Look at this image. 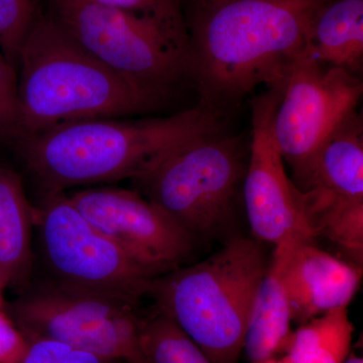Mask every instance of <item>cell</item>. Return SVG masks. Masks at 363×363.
Returning a JSON list of instances; mask_svg holds the SVG:
<instances>
[{"label": "cell", "mask_w": 363, "mask_h": 363, "mask_svg": "<svg viewBox=\"0 0 363 363\" xmlns=\"http://www.w3.org/2000/svg\"><path fill=\"white\" fill-rule=\"evenodd\" d=\"M329 0H229L191 11L188 76L217 116L259 86L284 87Z\"/></svg>", "instance_id": "cell-1"}, {"label": "cell", "mask_w": 363, "mask_h": 363, "mask_svg": "<svg viewBox=\"0 0 363 363\" xmlns=\"http://www.w3.org/2000/svg\"><path fill=\"white\" fill-rule=\"evenodd\" d=\"M220 117L201 106L157 118H93L25 138L18 150L48 191L140 178L182 145L221 130Z\"/></svg>", "instance_id": "cell-2"}, {"label": "cell", "mask_w": 363, "mask_h": 363, "mask_svg": "<svg viewBox=\"0 0 363 363\" xmlns=\"http://www.w3.org/2000/svg\"><path fill=\"white\" fill-rule=\"evenodd\" d=\"M18 72L23 140L71 121L145 113L164 99L100 63L49 14L30 30Z\"/></svg>", "instance_id": "cell-3"}, {"label": "cell", "mask_w": 363, "mask_h": 363, "mask_svg": "<svg viewBox=\"0 0 363 363\" xmlns=\"http://www.w3.org/2000/svg\"><path fill=\"white\" fill-rule=\"evenodd\" d=\"M267 259L260 242L235 238L208 259L157 277L150 294L214 363H238Z\"/></svg>", "instance_id": "cell-4"}, {"label": "cell", "mask_w": 363, "mask_h": 363, "mask_svg": "<svg viewBox=\"0 0 363 363\" xmlns=\"http://www.w3.org/2000/svg\"><path fill=\"white\" fill-rule=\"evenodd\" d=\"M247 145L242 135L208 133L177 147L133 181L143 197L194 238L213 235L242 194Z\"/></svg>", "instance_id": "cell-5"}, {"label": "cell", "mask_w": 363, "mask_h": 363, "mask_svg": "<svg viewBox=\"0 0 363 363\" xmlns=\"http://www.w3.org/2000/svg\"><path fill=\"white\" fill-rule=\"evenodd\" d=\"M49 16L100 63L157 96L188 76V35L155 18L86 0H50Z\"/></svg>", "instance_id": "cell-6"}, {"label": "cell", "mask_w": 363, "mask_h": 363, "mask_svg": "<svg viewBox=\"0 0 363 363\" xmlns=\"http://www.w3.org/2000/svg\"><path fill=\"white\" fill-rule=\"evenodd\" d=\"M35 226L51 281L138 307L157 277L102 233L63 193L35 208Z\"/></svg>", "instance_id": "cell-7"}, {"label": "cell", "mask_w": 363, "mask_h": 363, "mask_svg": "<svg viewBox=\"0 0 363 363\" xmlns=\"http://www.w3.org/2000/svg\"><path fill=\"white\" fill-rule=\"evenodd\" d=\"M136 308L49 281L28 286L11 309L26 338L55 339L114 362L150 363L140 345Z\"/></svg>", "instance_id": "cell-8"}, {"label": "cell", "mask_w": 363, "mask_h": 363, "mask_svg": "<svg viewBox=\"0 0 363 363\" xmlns=\"http://www.w3.org/2000/svg\"><path fill=\"white\" fill-rule=\"evenodd\" d=\"M359 76L315 61L304 52L289 71L274 118V140L297 180L339 126L357 113Z\"/></svg>", "instance_id": "cell-9"}, {"label": "cell", "mask_w": 363, "mask_h": 363, "mask_svg": "<svg viewBox=\"0 0 363 363\" xmlns=\"http://www.w3.org/2000/svg\"><path fill=\"white\" fill-rule=\"evenodd\" d=\"M283 87L267 88L253 98L252 131L243 201L253 236L274 245L286 240L313 241L304 193L285 169L274 133V118Z\"/></svg>", "instance_id": "cell-10"}, {"label": "cell", "mask_w": 363, "mask_h": 363, "mask_svg": "<svg viewBox=\"0 0 363 363\" xmlns=\"http://www.w3.org/2000/svg\"><path fill=\"white\" fill-rule=\"evenodd\" d=\"M68 198L91 224L157 277L180 267L193 252L194 236L140 192L87 188Z\"/></svg>", "instance_id": "cell-11"}, {"label": "cell", "mask_w": 363, "mask_h": 363, "mask_svg": "<svg viewBox=\"0 0 363 363\" xmlns=\"http://www.w3.org/2000/svg\"><path fill=\"white\" fill-rule=\"evenodd\" d=\"M362 267L344 262L302 241L294 248L285 281L293 321L301 325L339 308H347L360 286Z\"/></svg>", "instance_id": "cell-12"}, {"label": "cell", "mask_w": 363, "mask_h": 363, "mask_svg": "<svg viewBox=\"0 0 363 363\" xmlns=\"http://www.w3.org/2000/svg\"><path fill=\"white\" fill-rule=\"evenodd\" d=\"M302 241L305 240H286L274 245L255 294L245 331L243 351L250 363L278 357L288 350L293 320L285 274L294 248Z\"/></svg>", "instance_id": "cell-13"}, {"label": "cell", "mask_w": 363, "mask_h": 363, "mask_svg": "<svg viewBox=\"0 0 363 363\" xmlns=\"http://www.w3.org/2000/svg\"><path fill=\"white\" fill-rule=\"evenodd\" d=\"M35 215L20 174L0 164V278L6 288L30 286Z\"/></svg>", "instance_id": "cell-14"}, {"label": "cell", "mask_w": 363, "mask_h": 363, "mask_svg": "<svg viewBox=\"0 0 363 363\" xmlns=\"http://www.w3.org/2000/svg\"><path fill=\"white\" fill-rule=\"evenodd\" d=\"M293 182L302 192L320 190L363 198V123L358 111L327 138Z\"/></svg>", "instance_id": "cell-15"}, {"label": "cell", "mask_w": 363, "mask_h": 363, "mask_svg": "<svg viewBox=\"0 0 363 363\" xmlns=\"http://www.w3.org/2000/svg\"><path fill=\"white\" fill-rule=\"evenodd\" d=\"M306 54L359 76L363 66V0H329L318 13Z\"/></svg>", "instance_id": "cell-16"}, {"label": "cell", "mask_w": 363, "mask_h": 363, "mask_svg": "<svg viewBox=\"0 0 363 363\" xmlns=\"http://www.w3.org/2000/svg\"><path fill=\"white\" fill-rule=\"evenodd\" d=\"M304 193L308 219L315 236L322 234L362 267L363 198L312 190Z\"/></svg>", "instance_id": "cell-17"}, {"label": "cell", "mask_w": 363, "mask_h": 363, "mask_svg": "<svg viewBox=\"0 0 363 363\" xmlns=\"http://www.w3.org/2000/svg\"><path fill=\"white\" fill-rule=\"evenodd\" d=\"M353 331L347 308L332 310L293 332L286 357L291 363H343L351 352Z\"/></svg>", "instance_id": "cell-18"}, {"label": "cell", "mask_w": 363, "mask_h": 363, "mask_svg": "<svg viewBox=\"0 0 363 363\" xmlns=\"http://www.w3.org/2000/svg\"><path fill=\"white\" fill-rule=\"evenodd\" d=\"M140 345L150 363H214L160 310L142 318Z\"/></svg>", "instance_id": "cell-19"}, {"label": "cell", "mask_w": 363, "mask_h": 363, "mask_svg": "<svg viewBox=\"0 0 363 363\" xmlns=\"http://www.w3.org/2000/svg\"><path fill=\"white\" fill-rule=\"evenodd\" d=\"M40 14V0H0V49L16 70L23 45Z\"/></svg>", "instance_id": "cell-20"}, {"label": "cell", "mask_w": 363, "mask_h": 363, "mask_svg": "<svg viewBox=\"0 0 363 363\" xmlns=\"http://www.w3.org/2000/svg\"><path fill=\"white\" fill-rule=\"evenodd\" d=\"M23 136L18 72L0 52V140L18 145Z\"/></svg>", "instance_id": "cell-21"}, {"label": "cell", "mask_w": 363, "mask_h": 363, "mask_svg": "<svg viewBox=\"0 0 363 363\" xmlns=\"http://www.w3.org/2000/svg\"><path fill=\"white\" fill-rule=\"evenodd\" d=\"M86 1L140 14V16H149L177 33L188 35L187 21L185 20L182 11L181 0H86Z\"/></svg>", "instance_id": "cell-22"}, {"label": "cell", "mask_w": 363, "mask_h": 363, "mask_svg": "<svg viewBox=\"0 0 363 363\" xmlns=\"http://www.w3.org/2000/svg\"><path fill=\"white\" fill-rule=\"evenodd\" d=\"M20 363H116L51 338L30 337Z\"/></svg>", "instance_id": "cell-23"}, {"label": "cell", "mask_w": 363, "mask_h": 363, "mask_svg": "<svg viewBox=\"0 0 363 363\" xmlns=\"http://www.w3.org/2000/svg\"><path fill=\"white\" fill-rule=\"evenodd\" d=\"M26 346L28 339L13 318L0 310V363H20Z\"/></svg>", "instance_id": "cell-24"}, {"label": "cell", "mask_w": 363, "mask_h": 363, "mask_svg": "<svg viewBox=\"0 0 363 363\" xmlns=\"http://www.w3.org/2000/svg\"><path fill=\"white\" fill-rule=\"evenodd\" d=\"M187 2L191 11H199V9H208L218 6L223 2L229 1V0H181V2Z\"/></svg>", "instance_id": "cell-25"}, {"label": "cell", "mask_w": 363, "mask_h": 363, "mask_svg": "<svg viewBox=\"0 0 363 363\" xmlns=\"http://www.w3.org/2000/svg\"><path fill=\"white\" fill-rule=\"evenodd\" d=\"M343 363H363V359L362 357H358L355 353L350 352V354L348 355Z\"/></svg>", "instance_id": "cell-26"}, {"label": "cell", "mask_w": 363, "mask_h": 363, "mask_svg": "<svg viewBox=\"0 0 363 363\" xmlns=\"http://www.w3.org/2000/svg\"><path fill=\"white\" fill-rule=\"evenodd\" d=\"M259 363H291L290 360H289V358L286 357L279 358V357H274V358H269V359L264 360V362H259Z\"/></svg>", "instance_id": "cell-27"}, {"label": "cell", "mask_w": 363, "mask_h": 363, "mask_svg": "<svg viewBox=\"0 0 363 363\" xmlns=\"http://www.w3.org/2000/svg\"><path fill=\"white\" fill-rule=\"evenodd\" d=\"M6 288V284L0 278V310H4V289Z\"/></svg>", "instance_id": "cell-28"}]
</instances>
